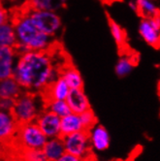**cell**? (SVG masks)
<instances>
[{"mask_svg":"<svg viewBox=\"0 0 160 161\" xmlns=\"http://www.w3.org/2000/svg\"><path fill=\"white\" fill-rule=\"evenodd\" d=\"M66 102L69 105L71 112L78 114H81L91 109L88 97L86 94L84 88L71 89Z\"/></svg>","mask_w":160,"mask_h":161,"instance_id":"obj_11","label":"cell"},{"mask_svg":"<svg viewBox=\"0 0 160 161\" xmlns=\"http://www.w3.org/2000/svg\"><path fill=\"white\" fill-rule=\"evenodd\" d=\"M128 5H129V7L131 8L132 11H134L135 13H137V11H138V6H137L136 0H135V1H130V2L128 3Z\"/></svg>","mask_w":160,"mask_h":161,"instance_id":"obj_27","label":"cell"},{"mask_svg":"<svg viewBox=\"0 0 160 161\" xmlns=\"http://www.w3.org/2000/svg\"><path fill=\"white\" fill-rule=\"evenodd\" d=\"M30 19L35 26L43 33L54 38L62 27V21L56 12L33 9L30 13Z\"/></svg>","mask_w":160,"mask_h":161,"instance_id":"obj_5","label":"cell"},{"mask_svg":"<svg viewBox=\"0 0 160 161\" xmlns=\"http://www.w3.org/2000/svg\"><path fill=\"white\" fill-rule=\"evenodd\" d=\"M81 116V119H82V122H83V125H84V128L85 130H89L91 127H93V126L98 123L97 122V118L95 116L94 112L92 111V109H90L83 114H80Z\"/></svg>","mask_w":160,"mask_h":161,"instance_id":"obj_23","label":"cell"},{"mask_svg":"<svg viewBox=\"0 0 160 161\" xmlns=\"http://www.w3.org/2000/svg\"><path fill=\"white\" fill-rule=\"evenodd\" d=\"M55 161H86V160L80 158V157H77V156H75L73 154L65 153L60 158H58V160H55Z\"/></svg>","mask_w":160,"mask_h":161,"instance_id":"obj_26","label":"cell"},{"mask_svg":"<svg viewBox=\"0 0 160 161\" xmlns=\"http://www.w3.org/2000/svg\"><path fill=\"white\" fill-rule=\"evenodd\" d=\"M70 90L71 88L67 85V83L61 77H59L58 80H55L54 82L46 86L39 94L46 104L47 102L52 100H66Z\"/></svg>","mask_w":160,"mask_h":161,"instance_id":"obj_8","label":"cell"},{"mask_svg":"<svg viewBox=\"0 0 160 161\" xmlns=\"http://www.w3.org/2000/svg\"><path fill=\"white\" fill-rule=\"evenodd\" d=\"M135 65L136 60L131 55H121L115 66V73L119 78H124L133 71Z\"/></svg>","mask_w":160,"mask_h":161,"instance_id":"obj_17","label":"cell"},{"mask_svg":"<svg viewBox=\"0 0 160 161\" xmlns=\"http://www.w3.org/2000/svg\"><path fill=\"white\" fill-rule=\"evenodd\" d=\"M15 56L16 53L12 47L9 46L0 47V82L13 77V60Z\"/></svg>","mask_w":160,"mask_h":161,"instance_id":"obj_12","label":"cell"},{"mask_svg":"<svg viewBox=\"0 0 160 161\" xmlns=\"http://www.w3.org/2000/svg\"><path fill=\"white\" fill-rule=\"evenodd\" d=\"M42 151L44 152L49 161H55L60 158L66 153L62 137L48 139Z\"/></svg>","mask_w":160,"mask_h":161,"instance_id":"obj_14","label":"cell"},{"mask_svg":"<svg viewBox=\"0 0 160 161\" xmlns=\"http://www.w3.org/2000/svg\"><path fill=\"white\" fill-rule=\"evenodd\" d=\"M28 2L35 10H45L56 12L66 6V0H28Z\"/></svg>","mask_w":160,"mask_h":161,"instance_id":"obj_19","label":"cell"},{"mask_svg":"<svg viewBox=\"0 0 160 161\" xmlns=\"http://www.w3.org/2000/svg\"><path fill=\"white\" fill-rule=\"evenodd\" d=\"M45 110V103L39 93L24 90L15 99L11 114L18 125L35 122L42 111Z\"/></svg>","mask_w":160,"mask_h":161,"instance_id":"obj_2","label":"cell"},{"mask_svg":"<svg viewBox=\"0 0 160 161\" xmlns=\"http://www.w3.org/2000/svg\"><path fill=\"white\" fill-rule=\"evenodd\" d=\"M15 103V99H1L0 98V110L5 112H11Z\"/></svg>","mask_w":160,"mask_h":161,"instance_id":"obj_24","label":"cell"},{"mask_svg":"<svg viewBox=\"0 0 160 161\" xmlns=\"http://www.w3.org/2000/svg\"><path fill=\"white\" fill-rule=\"evenodd\" d=\"M60 77L71 89L84 88V79L80 71L71 62H68L61 68Z\"/></svg>","mask_w":160,"mask_h":161,"instance_id":"obj_13","label":"cell"},{"mask_svg":"<svg viewBox=\"0 0 160 161\" xmlns=\"http://www.w3.org/2000/svg\"><path fill=\"white\" fill-rule=\"evenodd\" d=\"M18 124L9 112L0 110V145H8L14 140Z\"/></svg>","mask_w":160,"mask_h":161,"instance_id":"obj_10","label":"cell"},{"mask_svg":"<svg viewBox=\"0 0 160 161\" xmlns=\"http://www.w3.org/2000/svg\"><path fill=\"white\" fill-rule=\"evenodd\" d=\"M0 157H1V147H0Z\"/></svg>","mask_w":160,"mask_h":161,"instance_id":"obj_28","label":"cell"},{"mask_svg":"<svg viewBox=\"0 0 160 161\" xmlns=\"http://www.w3.org/2000/svg\"><path fill=\"white\" fill-rule=\"evenodd\" d=\"M65 151L86 161H91L93 158V151L90 146L89 136L86 130L76 132L62 137Z\"/></svg>","mask_w":160,"mask_h":161,"instance_id":"obj_4","label":"cell"},{"mask_svg":"<svg viewBox=\"0 0 160 161\" xmlns=\"http://www.w3.org/2000/svg\"><path fill=\"white\" fill-rule=\"evenodd\" d=\"M45 109L51 111L60 118H63L71 113V110L69 108V105L67 104L66 100H52L47 102L45 104Z\"/></svg>","mask_w":160,"mask_h":161,"instance_id":"obj_22","label":"cell"},{"mask_svg":"<svg viewBox=\"0 0 160 161\" xmlns=\"http://www.w3.org/2000/svg\"><path fill=\"white\" fill-rule=\"evenodd\" d=\"M85 130L81 116L75 113H70L61 118V136H67L76 132Z\"/></svg>","mask_w":160,"mask_h":161,"instance_id":"obj_15","label":"cell"},{"mask_svg":"<svg viewBox=\"0 0 160 161\" xmlns=\"http://www.w3.org/2000/svg\"><path fill=\"white\" fill-rule=\"evenodd\" d=\"M48 139L61 136V118L45 109L35 121Z\"/></svg>","mask_w":160,"mask_h":161,"instance_id":"obj_7","label":"cell"},{"mask_svg":"<svg viewBox=\"0 0 160 161\" xmlns=\"http://www.w3.org/2000/svg\"><path fill=\"white\" fill-rule=\"evenodd\" d=\"M108 22H109L110 32L112 34V37L115 40L116 44L119 46V48L124 47L125 42H126V33H125L124 29L116 20L112 19L110 17H108Z\"/></svg>","mask_w":160,"mask_h":161,"instance_id":"obj_20","label":"cell"},{"mask_svg":"<svg viewBox=\"0 0 160 161\" xmlns=\"http://www.w3.org/2000/svg\"><path fill=\"white\" fill-rule=\"evenodd\" d=\"M22 92H24V88L20 86L14 77L0 82V98L1 99H16Z\"/></svg>","mask_w":160,"mask_h":161,"instance_id":"obj_16","label":"cell"},{"mask_svg":"<svg viewBox=\"0 0 160 161\" xmlns=\"http://www.w3.org/2000/svg\"><path fill=\"white\" fill-rule=\"evenodd\" d=\"M90 146L95 153H103L107 151L111 145V135L106 127L96 123L93 127L87 130Z\"/></svg>","mask_w":160,"mask_h":161,"instance_id":"obj_9","label":"cell"},{"mask_svg":"<svg viewBox=\"0 0 160 161\" xmlns=\"http://www.w3.org/2000/svg\"><path fill=\"white\" fill-rule=\"evenodd\" d=\"M139 34L147 45L160 50V14L151 19H142Z\"/></svg>","mask_w":160,"mask_h":161,"instance_id":"obj_6","label":"cell"},{"mask_svg":"<svg viewBox=\"0 0 160 161\" xmlns=\"http://www.w3.org/2000/svg\"><path fill=\"white\" fill-rule=\"evenodd\" d=\"M67 55L58 41L45 51H31L19 56L13 77L25 91L40 93L60 77L61 68L67 64Z\"/></svg>","mask_w":160,"mask_h":161,"instance_id":"obj_1","label":"cell"},{"mask_svg":"<svg viewBox=\"0 0 160 161\" xmlns=\"http://www.w3.org/2000/svg\"><path fill=\"white\" fill-rule=\"evenodd\" d=\"M17 42V37L14 28L10 24H5L0 26V47L9 46L12 47Z\"/></svg>","mask_w":160,"mask_h":161,"instance_id":"obj_21","label":"cell"},{"mask_svg":"<svg viewBox=\"0 0 160 161\" xmlns=\"http://www.w3.org/2000/svg\"><path fill=\"white\" fill-rule=\"evenodd\" d=\"M9 21V14H8V11L3 8L2 3H1V0H0V26L7 24Z\"/></svg>","mask_w":160,"mask_h":161,"instance_id":"obj_25","label":"cell"},{"mask_svg":"<svg viewBox=\"0 0 160 161\" xmlns=\"http://www.w3.org/2000/svg\"><path fill=\"white\" fill-rule=\"evenodd\" d=\"M47 141V136L43 133L38 124L36 122H30L18 125L14 140L4 146L20 149H43Z\"/></svg>","mask_w":160,"mask_h":161,"instance_id":"obj_3","label":"cell"},{"mask_svg":"<svg viewBox=\"0 0 160 161\" xmlns=\"http://www.w3.org/2000/svg\"><path fill=\"white\" fill-rule=\"evenodd\" d=\"M138 11L137 14L140 15L142 19H151L160 14V11L153 0H136Z\"/></svg>","mask_w":160,"mask_h":161,"instance_id":"obj_18","label":"cell"}]
</instances>
